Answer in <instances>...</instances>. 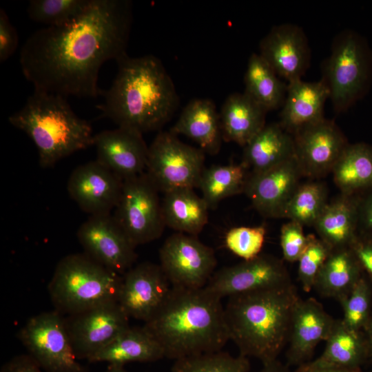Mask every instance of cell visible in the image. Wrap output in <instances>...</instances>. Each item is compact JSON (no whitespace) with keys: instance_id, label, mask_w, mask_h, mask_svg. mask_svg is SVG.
<instances>
[{"instance_id":"obj_24","label":"cell","mask_w":372,"mask_h":372,"mask_svg":"<svg viewBox=\"0 0 372 372\" xmlns=\"http://www.w3.org/2000/svg\"><path fill=\"white\" fill-rule=\"evenodd\" d=\"M360 198L342 194L327 203L315 223L319 238L331 249L349 247L357 237Z\"/></svg>"},{"instance_id":"obj_44","label":"cell","mask_w":372,"mask_h":372,"mask_svg":"<svg viewBox=\"0 0 372 372\" xmlns=\"http://www.w3.org/2000/svg\"><path fill=\"white\" fill-rule=\"evenodd\" d=\"M361 231L372 233V189L360 196L359 203V226Z\"/></svg>"},{"instance_id":"obj_41","label":"cell","mask_w":372,"mask_h":372,"mask_svg":"<svg viewBox=\"0 0 372 372\" xmlns=\"http://www.w3.org/2000/svg\"><path fill=\"white\" fill-rule=\"evenodd\" d=\"M349 247L372 286V233L359 232Z\"/></svg>"},{"instance_id":"obj_37","label":"cell","mask_w":372,"mask_h":372,"mask_svg":"<svg viewBox=\"0 0 372 372\" xmlns=\"http://www.w3.org/2000/svg\"><path fill=\"white\" fill-rule=\"evenodd\" d=\"M339 302L343 310V322L351 329L364 331L372 316V286L367 278L363 275Z\"/></svg>"},{"instance_id":"obj_23","label":"cell","mask_w":372,"mask_h":372,"mask_svg":"<svg viewBox=\"0 0 372 372\" xmlns=\"http://www.w3.org/2000/svg\"><path fill=\"white\" fill-rule=\"evenodd\" d=\"M170 132L192 139L205 154H217L223 141L220 114L208 99H195L183 108Z\"/></svg>"},{"instance_id":"obj_33","label":"cell","mask_w":372,"mask_h":372,"mask_svg":"<svg viewBox=\"0 0 372 372\" xmlns=\"http://www.w3.org/2000/svg\"><path fill=\"white\" fill-rule=\"evenodd\" d=\"M247 171L242 163L205 168L198 187L209 209L216 208L226 198L244 192Z\"/></svg>"},{"instance_id":"obj_36","label":"cell","mask_w":372,"mask_h":372,"mask_svg":"<svg viewBox=\"0 0 372 372\" xmlns=\"http://www.w3.org/2000/svg\"><path fill=\"white\" fill-rule=\"evenodd\" d=\"M91 0H32L27 12L29 17L47 26L65 23L81 14Z\"/></svg>"},{"instance_id":"obj_15","label":"cell","mask_w":372,"mask_h":372,"mask_svg":"<svg viewBox=\"0 0 372 372\" xmlns=\"http://www.w3.org/2000/svg\"><path fill=\"white\" fill-rule=\"evenodd\" d=\"M295 156L302 176L319 178L331 172L349 144L337 125L325 118L293 136Z\"/></svg>"},{"instance_id":"obj_49","label":"cell","mask_w":372,"mask_h":372,"mask_svg":"<svg viewBox=\"0 0 372 372\" xmlns=\"http://www.w3.org/2000/svg\"><path fill=\"white\" fill-rule=\"evenodd\" d=\"M369 372H372V371H369Z\"/></svg>"},{"instance_id":"obj_2","label":"cell","mask_w":372,"mask_h":372,"mask_svg":"<svg viewBox=\"0 0 372 372\" xmlns=\"http://www.w3.org/2000/svg\"><path fill=\"white\" fill-rule=\"evenodd\" d=\"M174 360L221 351L229 340L221 298L205 287H172L143 326Z\"/></svg>"},{"instance_id":"obj_42","label":"cell","mask_w":372,"mask_h":372,"mask_svg":"<svg viewBox=\"0 0 372 372\" xmlns=\"http://www.w3.org/2000/svg\"><path fill=\"white\" fill-rule=\"evenodd\" d=\"M17 30L10 22L3 9L0 10V62L8 59L18 47Z\"/></svg>"},{"instance_id":"obj_26","label":"cell","mask_w":372,"mask_h":372,"mask_svg":"<svg viewBox=\"0 0 372 372\" xmlns=\"http://www.w3.org/2000/svg\"><path fill=\"white\" fill-rule=\"evenodd\" d=\"M294 156L293 136L279 123H270L266 124L244 147L241 163L251 173H258Z\"/></svg>"},{"instance_id":"obj_43","label":"cell","mask_w":372,"mask_h":372,"mask_svg":"<svg viewBox=\"0 0 372 372\" xmlns=\"http://www.w3.org/2000/svg\"><path fill=\"white\" fill-rule=\"evenodd\" d=\"M0 372H43L29 355H19L5 363Z\"/></svg>"},{"instance_id":"obj_20","label":"cell","mask_w":372,"mask_h":372,"mask_svg":"<svg viewBox=\"0 0 372 372\" xmlns=\"http://www.w3.org/2000/svg\"><path fill=\"white\" fill-rule=\"evenodd\" d=\"M143 134L130 128L118 127L94 136L96 160L123 180L145 172L149 147Z\"/></svg>"},{"instance_id":"obj_8","label":"cell","mask_w":372,"mask_h":372,"mask_svg":"<svg viewBox=\"0 0 372 372\" xmlns=\"http://www.w3.org/2000/svg\"><path fill=\"white\" fill-rule=\"evenodd\" d=\"M205 168V153L183 143L170 131L159 132L149 146L145 173L163 194L198 187Z\"/></svg>"},{"instance_id":"obj_47","label":"cell","mask_w":372,"mask_h":372,"mask_svg":"<svg viewBox=\"0 0 372 372\" xmlns=\"http://www.w3.org/2000/svg\"><path fill=\"white\" fill-rule=\"evenodd\" d=\"M365 333L369 349V359L372 360V316L367 324L366 327L364 330Z\"/></svg>"},{"instance_id":"obj_17","label":"cell","mask_w":372,"mask_h":372,"mask_svg":"<svg viewBox=\"0 0 372 372\" xmlns=\"http://www.w3.org/2000/svg\"><path fill=\"white\" fill-rule=\"evenodd\" d=\"M259 54L276 74L288 83L302 79L309 68L311 49L304 30L298 25H274L262 39Z\"/></svg>"},{"instance_id":"obj_21","label":"cell","mask_w":372,"mask_h":372,"mask_svg":"<svg viewBox=\"0 0 372 372\" xmlns=\"http://www.w3.org/2000/svg\"><path fill=\"white\" fill-rule=\"evenodd\" d=\"M335 320L315 298H300L291 318L287 363L299 366L309 362L318 344L327 340Z\"/></svg>"},{"instance_id":"obj_25","label":"cell","mask_w":372,"mask_h":372,"mask_svg":"<svg viewBox=\"0 0 372 372\" xmlns=\"http://www.w3.org/2000/svg\"><path fill=\"white\" fill-rule=\"evenodd\" d=\"M267 111L245 93H233L220 112L223 140L245 147L266 125Z\"/></svg>"},{"instance_id":"obj_29","label":"cell","mask_w":372,"mask_h":372,"mask_svg":"<svg viewBox=\"0 0 372 372\" xmlns=\"http://www.w3.org/2000/svg\"><path fill=\"white\" fill-rule=\"evenodd\" d=\"M363 276L350 247L331 249L315 282L316 290L338 302L344 298Z\"/></svg>"},{"instance_id":"obj_1","label":"cell","mask_w":372,"mask_h":372,"mask_svg":"<svg viewBox=\"0 0 372 372\" xmlns=\"http://www.w3.org/2000/svg\"><path fill=\"white\" fill-rule=\"evenodd\" d=\"M132 21L127 0H91L71 21L33 32L23 43L19 62L34 90L64 97L96 98L99 70L127 54Z\"/></svg>"},{"instance_id":"obj_4","label":"cell","mask_w":372,"mask_h":372,"mask_svg":"<svg viewBox=\"0 0 372 372\" xmlns=\"http://www.w3.org/2000/svg\"><path fill=\"white\" fill-rule=\"evenodd\" d=\"M300 298L292 283L229 297L225 320L229 340L239 354L262 364L277 360L288 342L293 311Z\"/></svg>"},{"instance_id":"obj_13","label":"cell","mask_w":372,"mask_h":372,"mask_svg":"<svg viewBox=\"0 0 372 372\" xmlns=\"http://www.w3.org/2000/svg\"><path fill=\"white\" fill-rule=\"evenodd\" d=\"M77 237L87 256L120 275L137 259L136 246L110 214L91 216L79 228Z\"/></svg>"},{"instance_id":"obj_40","label":"cell","mask_w":372,"mask_h":372,"mask_svg":"<svg viewBox=\"0 0 372 372\" xmlns=\"http://www.w3.org/2000/svg\"><path fill=\"white\" fill-rule=\"evenodd\" d=\"M280 240L284 260L294 262L298 260L306 247L307 236L304 235L301 224L290 220L282 226Z\"/></svg>"},{"instance_id":"obj_27","label":"cell","mask_w":372,"mask_h":372,"mask_svg":"<svg viewBox=\"0 0 372 372\" xmlns=\"http://www.w3.org/2000/svg\"><path fill=\"white\" fill-rule=\"evenodd\" d=\"M161 205L165 226L176 232L196 236L208 222L209 207L194 189L165 192Z\"/></svg>"},{"instance_id":"obj_5","label":"cell","mask_w":372,"mask_h":372,"mask_svg":"<svg viewBox=\"0 0 372 372\" xmlns=\"http://www.w3.org/2000/svg\"><path fill=\"white\" fill-rule=\"evenodd\" d=\"M8 121L34 142L43 167L93 145L90 124L76 116L61 95L34 90Z\"/></svg>"},{"instance_id":"obj_35","label":"cell","mask_w":372,"mask_h":372,"mask_svg":"<svg viewBox=\"0 0 372 372\" xmlns=\"http://www.w3.org/2000/svg\"><path fill=\"white\" fill-rule=\"evenodd\" d=\"M248 358L221 351L174 360L171 372H249Z\"/></svg>"},{"instance_id":"obj_11","label":"cell","mask_w":372,"mask_h":372,"mask_svg":"<svg viewBox=\"0 0 372 372\" xmlns=\"http://www.w3.org/2000/svg\"><path fill=\"white\" fill-rule=\"evenodd\" d=\"M160 266L172 287H205L214 273V249L195 236L176 232L166 238L159 250Z\"/></svg>"},{"instance_id":"obj_3","label":"cell","mask_w":372,"mask_h":372,"mask_svg":"<svg viewBox=\"0 0 372 372\" xmlns=\"http://www.w3.org/2000/svg\"><path fill=\"white\" fill-rule=\"evenodd\" d=\"M116 61V77L97 107L103 116L141 134L161 129L178 105L174 84L163 64L151 54L132 58L125 54Z\"/></svg>"},{"instance_id":"obj_22","label":"cell","mask_w":372,"mask_h":372,"mask_svg":"<svg viewBox=\"0 0 372 372\" xmlns=\"http://www.w3.org/2000/svg\"><path fill=\"white\" fill-rule=\"evenodd\" d=\"M329 98L328 89L321 79L315 82L299 79L288 83L278 123L293 136L324 118V108Z\"/></svg>"},{"instance_id":"obj_34","label":"cell","mask_w":372,"mask_h":372,"mask_svg":"<svg viewBox=\"0 0 372 372\" xmlns=\"http://www.w3.org/2000/svg\"><path fill=\"white\" fill-rule=\"evenodd\" d=\"M327 198L323 184L312 182L300 185L285 206L280 218L302 226H313L328 203Z\"/></svg>"},{"instance_id":"obj_6","label":"cell","mask_w":372,"mask_h":372,"mask_svg":"<svg viewBox=\"0 0 372 372\" xmlns=\"http://www.w3.org/2000/svg\"><path fill=\"white\" fill-rule=\"evenodd\" d=\"M122 280L85 254H73L59 262L48 291L56 311L73 315L118 302Z\"/></svg>"},{"instance_id":"obj_48","label":"cell","mask_w":372,"mask_h":372,"mask_svg":"<svg viewBox=\"0 0 372 372\" xmlns=\"http://www.w3.org/2000/svg\"><path fill=\"white\" fill-rule=\"evenodd\" d=\"M105 372H127L124 366L118 364H109Z\"/></svg>"},{"instance_id":"obj_45","label":"cell","mask_w":372,"mask_h":372,"mask_svg":"<svg viewBox=\"0 0 372 372\" xmlns=\"http://www.w3.org/2000/svg\"><path fill=\"white\" fill-rule=\"evenodd\" d=\"M293 372H362V370L322 364L315 360L298 366Z\"/></svg>"},{"instance_id":"obj_9","label":"cell","mask_w":372,"mask_h":372,"mask_svg":"<svg viewBox=\"0 0 372 372\" xmlns=\"http://www.w3.org/2000/svg\"><path fill=\"white\" fill-rule=\"evenodd\" d=\"M18 337L43 372H88L76 355L65 318L57 311L30 318Z\"/></svg>"},{"instance_id":"obj_28","label":"cell","mask_w":372,"mask_h":372,"mask_svg":"<svg viewBox=\"0 0 372 372\" xmlns=\"http://www.w3.org/2000/svg\"><path fill=\"white\" fill-rule=\"evenodd\" d=\"M164 358L161 346L143 327H130L88 361L124 366L130 362H150Z\"/></svg>"},{"instance_id":"obj_14","label":"cell","mask_w":372,"mask_h":372,"mask_svg":"<svg viewBox=\"0 0 372 372\" xmlns=\"http://www.w3.org/2000/svg\"><path fill=\"white\" fill-rule=\"evenodd\" d=\"M129 318L118 302L70 315L65 322L77 358L89 360L130 327Z\"/></svg>"},{"instance_id":"obj_19","label":"cell","mask_w":372,"mask_h":372,"mask_svg":"<svg viewBox=\"0 0 372 372\" xmlns=\"http://www.w3.org/2000/svg\"><path fill=\"white\" fill-rule=\"evenodd\" d=\"M302 176L294 156L266 171L250 173L244 192L262 216L280 218L285 206L300 185Z\"/></svg>"},{"instance_id":"obj_39","label":"cell","mask_w":372,"mask_h":372,"mask_svg":"<svg viewBox=\"0 0 372 372\" xmlns=\"http://www.w3.org/2000/svg\"><path fill=\"white\" fill-rule=\"evenodd\" d=\"M266 235L264 225L236 227L225 236L226 247L243 260H251L260 254Z\"/></svg>"},{"instance_id":"obj_46","label":"cell","mask_w":372,"mask_h":372,"mask_svg":"<svg viewBox=\"0 0 372 372\" xmlns=\"http://www.w3.org/2000/svg\"><path fill=\"white\" fill-rule=\"evenodd\" d=\"M258 372H291L286 365L278 360L262 364V369Z\"/></svg>"},{"instance_id":"obj_32","label":"cell","mask_w":372,"mask_h":372,"mask_svg":"<svg viewBox=\"0 0 372 372\" xmlns=\"http://www.w3.org/2000/svg\"><path fill=\"white\" fill-rule=\"evenodd\" d=\"M244 82V93L267 112L282 107L287 84L280 80L259 54L253 53L249 56Z\"/></svg>"},{"instance_id":"obj_30","label":"cell","mask_w":372,"mask_h":372,"mask_svg":"<svg viewBox=\"0 0 372 372\" xmlns=\"http://www.w3.org/2000/svg\"><path fill=\"white\" fill-rule=\"evenodd\" d=\"M342 194L361 196L372 189V145L349 144L332 169Z\"/></svg>"},{"instance_id":"obj_18","label":"cell","mask_w":372,"mask_h":372,"mask_svg":"<svg viewBox=\"0 0 372 372\" xmlns=\"http://www.w3.org/2000/svg\"><path fill=\"white\" fill-rule=\"evenodd\" d=\"M123 180L97 160L72 172L68 191L80 208L91 216L110 214L116 207Z\"/></svg>"},{"instance_id":"obj_16","label":"cell","mask_w":372,"mask_h":372,"mask_svg":"<svg viewBox=\"0 0 372 372\" xmlns=\"http://www.w3.org/2000/svg\"><path fill=\"white\" fill-rule=\"evenodd\" d=\"M171 287L160 265L142 262L123 276L118 302L130 318L145 322L162 305Z\"/></svg>"},{"instance_id":"obj_10","label":"cell","mask_w":372,"mask_h":372,"mask_svg":"<svg viewBox=\"0 0 372 372\" xmlns=\"http://www.w3.org/2000/svg\"><path fill=\"white\" fill-rule=\"evenodd\" d=\"M158 192L145 172L123 180L113 216L136 247L160 238L166 227Z\"/></svg>"},{"instance_id":"obj_7","label":"cell","mask_w":372,"mask_h":372,"mask_svg":"<svg viewBox=\"0 0 372 372\" xmlns=\"http://www.w3.org/2000/svg\"><path fill=\"white\" fill-rule=\"evenodd\" d=\"M321 71L334 111L346 112L366 94L371 85L372 49L369 42L355 30H342L334 37Z\"/></svg>"},{"instance_id":"obj_31","label":"cell","mask_w":372,"mask_h":372,"mask_svg":"<svg viewBox=\"0 0 372 372\" xmlns=\"http://www.w3.org/2000/svg\"><path fill=\"white\" fill-rule=\"evenodd\" d=\"M368 359L369 349L364 332L349 328L341 319L335 320L325 349L316 360L326 364L361 369Z\"/></svg>"},{"instance_id":"obj_38","label":"cell","mask_w":372,"mask_h":372,"mask_svg":"<svg viewBox=\"0 0 372 372\" xmlns=\"http://www.w3.org/2000/svg\"><path fill=\"white\" fill-rule=\"evenodd\" d=\"M331 249L313 234L307 236V243L298 262V279L305 292L313 287L317 276Z\"/></svg>"},{"instance_id":"obj_12","label":"cell","mask_w":372,"mask_h":372,"mask_svg":"<svg viewBox=\"0 0 372 372\" xmlns=\"http://www.w3.org/2000/svg\"><path fill=\"white\" fill-rule=\"evenodd\" d=\"M283 262L267 254L243 260L215 272L205 287L220 298L291 284Z\"/></svg>"}]
</instances>
